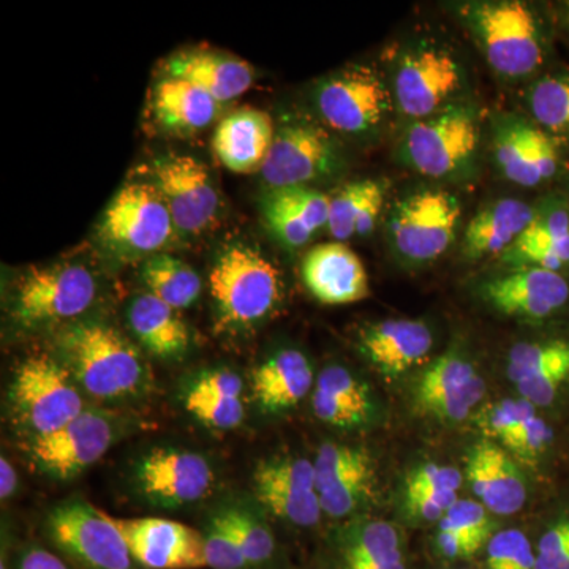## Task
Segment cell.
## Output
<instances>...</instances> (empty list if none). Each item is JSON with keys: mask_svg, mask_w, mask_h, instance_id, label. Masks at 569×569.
I'll use <instances>...</instances> for the list:
<instances>
[{"mask_svg": "<svg viewBox=\"0 0 569 569\" xmlns=\"http://www.w3.org/2000/svg\"><path fill=\"white\" fill-rule=\"evenodd\" d=\"M99 291L86 266L58 263L32 268L14 288L11 317L21 328H40L81 317Z\"/></svg>", "mask_w": 569, "mask_h": 569, "instance_id": "7", "label": "cell"}, {"mask_svg": "<svg viewBox=\"0 0 569 569\" xmlns=\"http://www.w3.org/2000/svg\"><path fill=\"white\" fill-rule=\"evenodd\" d=\"M526 406L527 400L520 397L489 403L479 411L477 425L489 440H496L501 445L518 429Z\"/></svg>", "mask_w": 569, "mask_h": 569, "instance_id": "46", "label": "cell"}, {"mask_svg": "<svg viewBox=\"0 0 569 569\" xmlns=\"http://www.w3.org/2000/svg\"><path fill=\"white\" fill-rule=\"evenodd\" d=\"M569 362V340L548 339L522 342L508 355L507 376L512 383Z\"/></svg>", "mask_w": 569, "mask_h": 569, "instance_id": "39", "label": "cell"}, {"mask_svg": "<svg viewBox=\"0 0 569 569\" xmlns=\"http://www.w3.org/2000/svg\"><path fill=\"white\" fill-rule=\"evenodd\" d=\"M151 183L163 198L178 233H203L216 220L219 193L208 168L194 157L173 153L157 160Z\"/></svg>", "mask_w": 569, "mask_h": 569, "instance_id": "16", "label": "cell"}, {"mask_svg": "<svg viewBox=\"0 0 569 569\" xmlns=\"http://www.w3.org/2000/svg\"><path fill=\"white\" fill-rule=\"evenodd\" d=\"M316 388L312 365L299 350L277 351L254 369V402L266 413H283L298 406Z\"/></svg>", "mask_w": 569, "mask_h": 569, "instance_id": "30", "label": "cell"}, {"mask_svg": "<svg viewBox=\"0 0 569 569\" xmlns=\"http://www.w3.org/2000/svg\"><path fill=\"white\" fill-rule=\"evenodd\" d=\"M252 569H274L277 541L271 527L247 508L223 509Z\"/></svg>", "mask_w": 569, "mask_h": 569, "instance_id": "38", "label": "cell"}, {"mask_svg": "<svg viewBox=\"0 0 569 569\" xmlns=\"http://www.w3.org/2000/svg\"><path fill=\"white\" fill-rule=\"evenodd\" d=\"M493 157L501 174L520 187H538L559 170L556 140L537 123L509 116L497 122Z\"/></svg>", "mask_w": 569, "mask_h": 569, "instance_id": "20", "label": "cell"}, {"mask_svg": "<svg viewBox=\"0 0 569 569\" xmlns=\"http://www.w3.org/2000/svg\"><path fill=\"white\" fill-rule=\"evenodd\" d=\"M538 408L527 402L518 429L503 441V448L526 462H538L553 441V432L548 422L538 415ZM500 445V447H501Z\"/></svg>", "mask_w": 569, "mask_h": 569, "instance_id": "43", "label": "cell"}, {"mask_svg": "<svg viewBox=\"0 0 569 569\" xmlns=\"http://www.w3.org/2000/svg\"><path fill=\"white\" fill-rule=\"evenodd\" d=\"M462 473L458 468L425 463L410 471L403 486V497L425 496L436 492H459L462 488Z\"/></svg>", "mask_w": 569, "mask_h": 569, "instance_id": "47", "label": "cell"}, {"mask_svg": "<svg viewBox=\"0 0 569 569\" xmlns=\"http://www.w3.org/2000/svg\"><path fill=\"white\" fill-rule=\"evenodd\" d=\"M462 208L455 194L418 190L397 201L389 217V239L397 257L410 264L436 261L458 236Z\"/></svg>", "mask_w": 569, "mask_h": 569, "instance_id": "8", "label": "cell"}, {"mask_svg": "<svg viewBox=\"0 0 569 569\" xmlns=\"http://www.w3.org/2000/svg\"><path fill=\"white\" fill-rule=\"evenodd\" d=\"M220 103L203 89L179 78L167 77L152 93L157 121L176 132H198L211 126Z\"/></svg>", "mask_w": 569, "mask_h": 569, "instance_id": "35", "label": "cell"}, {"mask_svg": "<svg viewBox=\"0 0 569 569\" xmlns=\"http://www.w3.org/2000/svg\"><path fill=\"white\" fill-rule=\"evenodd\" d=\"M167 73L168 77L192 82L220 104L238 99L253 84L250 63L220 52H181L168 61Z\"/></svg>", "mask_w": 569, "mask_h": 569, "instance_id": "31", "label": "cell"}, {"mask_svg": "<svg viewBox=\"0 0 569 569\" xmlns=\"http://www.w3.org/2000/svg\"><path fill=\"white\" fill-rule=\"evenodd\" d=\"M340 163L339 148L320 127L291 122L277 130L261 174L269 189L309 187L336 174Z\"/></svg>", "mask_w": 569, "mask_h": 569, "instance_id": "14", "label": "cell"}, {"mask_svg": "<svg viewBox=\"0 0 569 569\" xmlns=\"http://www.w3.org/2000/svg\"><path fill=\"white\" fill-rule=\"evenodd\" d=\"M488 569H535L537 550L523 531H497L486 546Z\"/></svg>", "mask_w": 569, "mask_h": 569, "instance_id": "42", "label": "cell"}, {"mask_svg": "<svg viewBox=\"0 0 569 569\" xmlns=\"http://www.w3.org/2000/svg\"><path fill=\"white\" fill-rule=\"evenodd\" d=\"M253 490L264 508L291 526L310 529L323 515L312 460L298 456L261 460L253 471Z\"/></svg>", "mask_w": 569, "mask_h": 569, "instance_id": "17", "label": "cell"}, {"mask_svg": "<svg viewBox=\"0 0 569 569\" xmlns=\"http://www.w3.org/2000/svg\"><path fill=\"white\" fill-rule=\"evenodd\" d=\"M533 216L535 206L515 198L493 201L467 224L463 233V257L470 261L501 257L518 241Z\"/></svg>", "mask_w": 569, "mask_h": 569, "instance_id": "32", "label": "cell"}, {"mask_svg": "<svg viewBox=\"0 0 569 569\" xmlns=\"http://www.w3.org/2000/svg\"><path fill=\"white\" fill-rule=\"evenodd\" d=\"M133 482L137 492L153 507L182 508L212 492L216 473L200 452L156 448L134 463Z\"/></svg>", "mask_w": 569, "mask_h": 569, "instance_id": "12", "label": "cell"}, {"mask_svg": "<svg viewBox=\"0 0 569 569\" xmlns=\"http://www.w3.org/2000/svg\"><path fill=\"white\" fill-rule=\"evenodd\" d=\"M458 500V492L403 497V512L411 522H440Z\"/></svg>", "mask_w": 569, "mask_h": 569, "instance_id": "48", "label": "cell"}, {"mask_svg": "<svg viewBox=\"0 0 569 569\" xmlns=\"http://www.w3.org/2000/svg\"><path fill=\"white\" fill-rule=\"evenodd\" d=\"M18 475L9 459H0V498L9 500L17 492Z\"/></svg>", "mask_w": 569, "mask_h": 569, "instance_id": "50", "label": "cell"}, {"mask_svg": "<svg viewBox=\"0 0 569 569\" xmlns=\"http://www.w3.org/2000/svg\"><path fill=\"white\" fill-rule=\"evenodd\" d=\"M567 13H568V21H569V2L567 3Z\"/></svg>", "mask_w": 569, "mask_h": 569, "instance_id": "51", "label": "cell"}, {"mask_svg": "<svg viewBox=\"0 0 569 569\" xmlns=\"http://www.w3.org/2000/svg\"><path fill=\"white\" fill-rule=\"evenodd\" d=\"M511 269L541 268L559 272L569 264V204L549 198L535 206V216L518 241L501 254Z\"/></svg>", "mask_w": 569, "mask_h": 569, "instance_id": "25", "label": "cell"}, {"mask_svg": "<svg viewBox=\"0 0 569 569\" xmlns=\"http://www.w3.org/2000/svg\"><path fill=\"white\" fill-rule=\"evenodd\" d=\"M479 144L478 111L468 104L451 103L407 127L399 142V157L427 178L451 179L473 167Z\"/></svg>", "mask_w": 569, "mask_h": 569, "instance_id": "3", "label": "cell"}, {"mask_svg": "<svg viewBox=\"0 0 569 569\" xmlns=\"http://www.w3.org/2000/svg\"><path fill=\"white\" fill-rule=\"evenodd\" d=\"M119 438L118 419L84 410L51 436L33 438L31 458L48 477L71 479L107 455Z\"/></svg>", "mask_w": 569, "mask_h": 569, "instance_id": "13", "label": "cell"}, {"mask_svg": "<svg viewBox=\"0 0 569 569\" xmlns=\"http://www.w3.org/2000/svg\"><path fill=\"white\" fill-rule=\"evenodd\" d=\"M10 561V559H9ZM10 569H74L66 557L40 545H28L18 550Z\"/></svg>", "mask_w": 569, "mask_h": 569, "instance_id": "49", "label": "cell"}, {"mask_svg": "<svg viewBox=\"0 0 569 569\" xmlns=\"http://www.w3.org/2000/svg\"><path fill=\"white\" fill-rule=\"evenodd\" d=\"M217 321L223 329H249L271 317L282 301V276L253 247L231 244L217 257L209 276Z\"/></svg>", "mask_w": 569, "mask_h": 569, "instance_id": "2", "label": "cell"}, {"mask_svg": "<svg viewBox=\"0 0 569 569\" xmlns=\"http://www.w3.org/2000/svg\"><path fill=\"white\" fill-rule=\"evenodd\" d=\"M67 369L77 383L97 399L121 400L149 387L148 366L137 348L111 326L86 321L61 336Z\"/></svg>", "mask_w": 569, "mask_h": 569, "instance_id": "1", "label": "cell"}, {"mask_svg": "<svg viewBox=\"0 0 569 569\" xmlns=\"http://www.w3.org/2000/svg\"><path fill=\"white\" fill-rule=\"evenodd\" d=\"M127 320L141 346L157 358H179L189 350L190 332L178 310L151 293L133 299Z\"/></svg>", "mask_w": 569, "mask_h": 569, "instance_id": "33", "label": "cell"}, {"mask_svg": "<svg viewBox=\"0 0 569 569\" xmlns=\"http://www.w3.org/2000/svg\"><path fill=\"white\" fill-rule=\"evenodd\" d=\"M276 130L268 112L246 108L231 112L217 126L213 152L233 173L247 174L263 168Z\"/></svg>", "mask_w": 569, "mask_h": 569, "instance_id": "29", "label": "cell"}, {"mask_svg": "<svg viewBox=\"0 0 569 569\" xmlns=\"http://www.w3.org/2000/svg\"><path fill=\"white\" fill-rule=\"evenodd\" d=\"M317 110L337 132H376L392 107L391 91L378 71L351 67L326 78L317 88Z\"/></svg>", "mask_w": 569, "mask_h": 569, "instance_id": "11", "label": "cell"}, {"mask_svg": "<svg viewBox=\"0 0 569 569\" xmlns=\"http://www.w3.org/2000/svg\"><path fill=\"white\" fill-rule=\"evenodd\" d=\"M186 410L201 425L217 430H231L241 425L246 410L242 397L216 395L193 387L183 396Z\"/></svg>", "mask_w": 569, "mask_h": 569, "instance_id": "40", "label": "cell"}, {"mask_svg": "<svg viewBox=\"0 0 569 569\" xmlns=\"http://www.w3.org/2000/svg\"><path fill=\"white\" fill-rule=\"evenodd\" d=\"M134 560L146 569H201L206 565L201 530L159 518H112Z\"/></svg>", "mask_w": 569, "mask_h": 569, "instance_id": "19", "label": "cell"}, {"mask_svg": "<svg viewBox=\"0 0 569 569\" xmlns=\"http://www.w3.org/2000/svg\"><path fill=\"white\" fill-rule=\"evenodd\" d=\"M44 535L74 569H146L134 560L107 512L88 501L69 500L52 508Z\"/></svg>", "mask_w": 569, "mask_h": 569, "instance_id": "5", "label": "cell"}, {"mask_svg": "<svg viewBox=\"0 0 569 569\" xmlns=\"http://www.w3.org/2000/svg\"><path fill=\"white\" fill-rule=\"evenodd\" d=\"M486 395L485 378L462 351L438 356L410 388V403L418 417L458 425L466 421Z\"/></svg>", "mask_w": 569, "mask_h": 569, "instance_id": "9", "label": "cell"}, {"mask_svg": "<svg viewBox=\"0 0 569 569\" xmlns=\"http://www.w3.org/2000/svg\"><path fill=\"white\" fill-rule=\"evenodd\" d=\"M527 107L539 129L553 140L569 142V71L535 81L527 92Z\"/></svg>", "mask_w": 569, "mask_h": 569, "instance_id": "37", "label": "cell"}, {"mask_svg": "<svg viewBox=\"0 0 569 569\" xmlns=\"http://www.w3.org/2000/svg\"><path fill=\"white\" fill-rule=\"evenodd\" d=\"M387 200V186L376 179L348 182L331 194L328 231L337 242L372 233Z\"/></svg>", "mask_w": 569, "mask_h": 569, "instance_id": "34", "label": "cell"}, {"mask_svg": "<svg viewBox=\"0 0 569 569\" xmlns=\"http://www.w3.org/2000/svg\"><path fill=\"white\" fill-rule=\"evenodd\" d=\"M466 475L475 496L493 515L511 516L526 507L529 498L526 478L496 441L485 440L470 449Z\"/></svg>", "mask_w": 569, "mask_h": 569, "instance_id": "24", "label": "cell"}, {"mask_svg": "<svg viewBox=\"0 0 569 569\" xmlns=\"http://www.w3.org/2000/svg\"><path fill=\"white\" fill-rule=\"evenodd\" d=\"M462 88V69L449 52L418 48L397 63L392 97L407 118L419 121L449 107Z\"/></svg>", "mask_w": 569, "mask_h": 569, "instance_id": "15", "label": "cell"}, {"mask_svg": "<svg viewBox=\"0 0 569 569\" xmlns=\"http://www.w3.org/2000/svg\"><path fill=\"white\" fill-rule=\"evenodd\" d=\"M479 295L503 316L545 320L567 306L569 283L560 272L519 268L482 283Z\"/></svg>", "mask_w": 569, "mask_h": 569, "instance_id": "21", "label": "cell"}, {"mask_svg": "<svg viewBox=\"0 0 569 569\" xmlns=\"http://www.w3.org/2000/svg\"><path fill=\"white\" fill-rule=\"evenodd\" d=\"M307 290L326 306H346L369 298L365 264L343 242H325L310 249L302 260Z\"/></svg>", "mask_w": 569, "mask_h": 569, "instance_id": "23", "label": "cell"}, {"mask_svg": "<svg viewBox=\"0 0 569 569\" xmlns=\"http://www.w3.org/2000/svg\"><path fill=\"white\" fill-rule=\"evenodd\" d=\"M332 556V569H407L402 533L388 520H355L337 533Z\"/></svg>", "mask_w": 569, "mask_h": 569, "instance_id": "28", "label": "cell"}, {"mask_svg": "<svg viewBox=\"0 0 569 569\" xmlns=\"http://www.w3.org/2000/svg\"><path fill=\"white\" fill-rule=\"evenodd\" d=\"M535 550V569H569V507L561 509L546 526Z\"/></svg>", "mask_w": 569, "mask_h": 569, "instance_id": "45", "label": "cell"}, {"mask_svg": "<svg viewBox=\"0 0 569 569\" xmlns=\"http://www.w3.org/2000/svg\"><path fill=\"white\" fill-rule=\"evenodd\" d=\"M201 533L204 538L206 565H208V568L252 569L223 509L209 518Z\"/></svg>", "mask_w": 569, "mask_h": 569, "instance_id": "41", "label": "cell"}, {"mask_svg": "<svg viewBox=\"0 0 569 569\" xmlns=\"http://www.w3.org/2000/svg\"><path fill=\"white\" fill-rule=\"evenodd\" d=\"M313 466L321 509L329 518L346 519L376 498L377 467L366 448L321 445Z\"/></svg>", "mask_w": 569, "mask_h": 569, "instance_id": "18", "label": "cell"}, {"mask_svg": "<svg viewBox=\"0 0 569 569\" xmlns=\"http://www.w3.org/2000/svg\"><path fill=\"white\" fill-rule=\"evenodd\" d=\"M313 413L325 425L356 430L372 425L378 406L372 389L342 366L321 370L312 396Z\"/></svg>", "mask_w": 569, "mask_h": 569, "instance_id": "27", "label": "cell"}, {"mask_svg": "<svg viewBox=\"0 0 569 569\" xmlns=\"http://www.w3.org/2000/svg\"><path fill=\"white\" fill-rule=\"evenodd\" d=\"M438 529L478 539L486 546L497 533L496 520L481 501L460 500V498L438 522Z\"/></svg>", "mask_w": 569, "mask_h": 569, "instance_id": "44", "label": "cell"}, {"mask_svg": "<svg viewBox=\"0 0 569 569\" xmlns=\"http://www.w3.org/2000/svg\"><path fill=\"white\" fill-rule=\"evenodd\" d=\"M176 233L173 217L159 190L144 182L123 186L100 223V234L108 244L133 254H157Z\"/></svg>", "mask_w": 569, "mask_h": 569, "instance_id": "10", "label": "cell"}, {"mask_svg": "<svg viewBox=\"0 0 569 569\" xmlns=\"http://www.w3.org/2000/svg\"><path fill=\"white\" fill-rule=\"evenodd\" d=\"M463 18L486 61L500 77H529L545 59L541 32L529 6L518 0L475 2Z\"/></svg>", "mask_w": 569, "mask_h": 569, "instance_id": "4", "label": "cell"}, {"mask_svg": "<svg viewBox=\"0 0 569 569\" xmlns=\"http://www.w3.org/2000/svg\"><path fill=\"white\" fill-rule=\"evenodd\" d=\"M13 413L33 438L51 436L84 411L77 380L48 355L26 359L10 389Z\"/></svg>", "mask_w": 569, "mask_h": 569, "instance_id": "6", "label": "cell"}, {"mask_svg": "<svg viewBox=\"0 0 569 569\" xmlns=\"http://www.w3.org/2000/svg\"><path fill=\"white\" fill-rule=\"evenodd\" d=\"M358 348L370 366L391 381L425 361L432 351L433 335L426 321L388 318L365 326Z\"/></svg>", "mask_w": 569, "mask_h": 569, "instance_id": "22", "label": "cell"}, {"mask_svg": "<svg viewBox=\"0 0 569 569\" xmlns=\"http://www.w3.org/2000/svg\"><path fill=\"white\" fill-rule=\"evenodd\" d=\"M148 293L176 310L187 309L201 295L200 276L179 258L167 253L152 254L141 269Z\"/></svg>", "mask_w": 569, "mask_h": 569, "instance_id": "36", "label": "cell"}, {"mask_svg": "<svg viewBox=\"0 0 569 569\" xmlns=\"http://www.w3.org/2000/svg\"><path fill=\"white\" fill-rule=\"evenodd\" d=\"M331 194L312 187L269 189L261 201L264 222L288 249L306 246L328 227Z\"/></svg>", "mask_w": 569, "mask_h": 569, "instance_id": "26", "label": "cell"}]
</instances>
